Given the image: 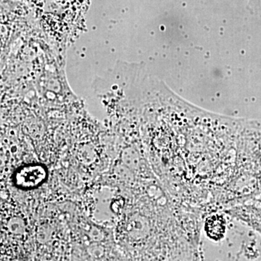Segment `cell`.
I'll return each instance as SVG.
<instances>
[{"label": "cell", "mask_w": 261, "mask_h": 261, "mask_svg": "<svg viewBox=\"0 0 261 261\" xmlns=\"http://www.w3.org/2000/svg\"><path fill=\"white\" fill-rule=\"evenodd\" d=\"M45 177V168L43 166L38 165L24 166L15 173V183L20 188H34L39 186Z\"/></svg>", "instance_id": "cell-1"}, {"label": "cell", "mask_w": 261, "mask_h": 261, "mask_svg": "<svg viewBox=\"0 0 261 261\" xmlns=\"http://www.w3.org/2000/svg\"><path fill=\"white\" fill-rule=\"evenodd\" d=\"M226 224L222 217L214 216L206 221L205 231L207 236L214 240H219L224 236Z\"/></svg>", "instance_id": "cell-2"}]
</instances>
